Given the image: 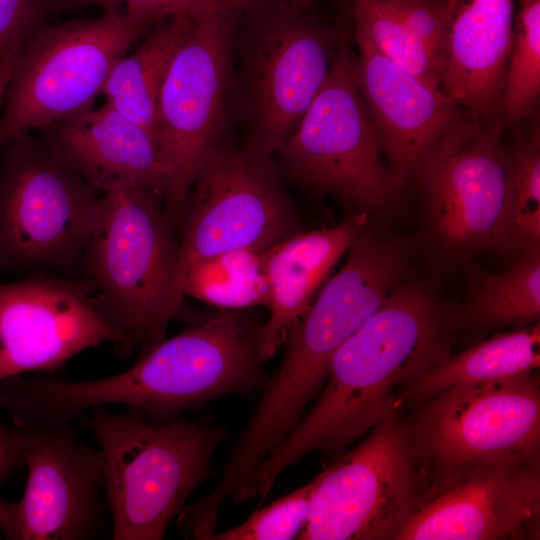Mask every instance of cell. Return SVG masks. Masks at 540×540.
<instances>
[{"mask_svg":"<svg viewBox=\"0 0 540 540\" xmlns=\"http://www.w3.org/2000/svg\"><path fill=\"white\" fill-rule=\"evenodd\" d=\"M449 328L448 313L428 289L399 283L334 353L320 397L260 463L239 501H264L306 454L343 448L393 415L396 389L450 357Z\"/></svg>","mask_w":540,"mask_h":540,"instance_id":"cell-1","label":"cell"},{"mask_svg":"<svg viewBox=\"0 0 540 540\" xmlns=\"http://www.w3.org/2000/svg\"><path fill=\"white\" fill-rule=\"evenodd\" d=\"M262 321L224 310L145 350L129 369L102 379L67 381L18 376L11 405L25 423L69 425L84 412L123 404L150 421L229 394L248 395L267 382L260 356Z\"/></svg>","mask_w":540,"mask_h":540,"instance_id":"cell-2","label":"cell"},{"mask_svg":"<svg viewBox=\"0 0 540 540\" xmlns=\"http://www.w3.org/2000/svg\"><path fill=\"white\" fill-rule=\"evenodd\" d=\"M180 245L156 192L128 187L102 193L79 268L94 300L120 333L116 351L128 356L165 339L183 312L178 282Z\"/></svg>","mask_w":540,"mask_h":540,"instance_id":"cell-3","label":"cell"},{"mask_svg":"<svg viewBox=\"0 0 540 540\" xmlns=\"http://www.w3.org/2000/svg\"><path fill=\"white\" fill-rule=\"evenodd\" d=\"M89 411L86 426L100 446L111 538L162 539L189 495L212 475V456L226 431L184 418L154 422L132 409Z\"/></svg>","mask_w":540,"mask_h":540,"instance_id":"cell-4","label":"cell"},{"mask_svg":"<svg viewBox=\"0 0 540 540\" xmlns=\"http://www.w3.org/2000/svg\"><path fill=\"white\" fill-rule=\"evenodd\" d=\"M344 37L289 0H248L235 39L244 148L274 157L322 88Z\"/></svg>","mask_w":540,"mask_h":540,"instance_id":"cell-5","label":"cell"},{"mask_svg":"<svg viewBox=\"0 0 540 540\" xmlns=\"http://www.w3.org/2000/svg\"><path fill=\"white\" fill-rule=\"evenodd\" d=\"M346 253L345 264L288 336L282 362L263 387L254 417L273 433L286 434L298 424L325 383L334 353L383 305L406 271L404 248L368 225Z\"/></svg>","mask_w":540,"mask_h":540,"instance_id":"cell-6","label":"cell"},{"mask_svg":"<svg viewBox=\"0 0 540 540\" xmlns=\"http://www.w3.org/2000/svg\"><path fill=\"white\" fill-rule=\"evenodd\" d=\"M124 11L47 23L21 47L0 108V148L93 108L116 63L151 27Z\"/></svg>","mask_w":540,"mask_h":540,"instance_id":"cell-7","label":"cell"},{"mask_svg":"<svg viewBox=\"0 0 540 540\" xmlns=\"http://www.w3.org/2000/svg\"><path fill=\"white\" fill-rule=\"evenodd\" d=\"M241 8L211 12L195 21L160 91L156 137L166 174L162 201L174 226L197 170L224 142L235 119L234 39Z\"/></svg>","mask_w":540,"mask_h":540,"instance_id":"cell-8","label":"cell"},{"mask_svg":"<svg viewBox=\"0 0 540 540\" xmlns=\"http://www.w3.org/2000/svg\"><path fill=\"white\" fill-rule=\"evenodd\" d=\"M366 107L357 56L345 38L299 125L275 156L283 177L333 194L358 212L393 206L397 192Z\"/></svg>","mask_w":540,"mask_h":540,"instance_id":"cell-9","label":"cell"},{"mask_svg":"<svg viewBox=\"0 0 540 540\" xmlns=\"http://www.w3.org/2000/svg\"><path fill=\"white\" fill-rule=\"evenodd\" d=\"M0 162V268H79L101 195L40 136L4 146Z\"/></svg>","mask_w":540,"mask_h":540,"instance_id":"cell-10","label":"cell"},{"mask_svg":"<svg viewBox=\"0 0 540 540\" xmlns=\"http://www.w3.org/2000/svg\"><path fill=\"white\" fill-rule=\"evenodd\" d=\"M283 180L274 157L229 142L205 158L178 224L181 291L191 264L234 250H263L300 231Z\"/></svg>","mask_w":540,"mask_h":540,"instance_id":"cell-11","label":"cell"},{"mask_svg":"<svg viewBox=\"0 0 540 540\" xmlns=\"http://www.w3.org/2000/svg\"><path fill=\"white\" fill-rule=\"evenodd\" d=\"M502 130L501 125L461 115L412 173L432 238L449 257L465 259L483 250L508 248Z\"/></svg>","mask_w":540,"mask_h":540,"instance_id":"cell-12","label":"cell"},{"mask_svg":"<svg viewBox=\"0 0 540 540\" xmlns=\"http://www.w3.org/2000/svg\"><path fill=\"white\" fill-rule=\"evenodd\" d=\"M319 473L297 540L394 539L422 490L419 453L394 414Z\"/></svg>","mask_w":540,"mask_h":540,"instance_id":"cell-13","label":"cell"},{"mask_svg":"<svg viewBox=\"0 0 540 540\" xmlns=\"http://www.w3.org/2000/svg\"><path fill=\"white\" fill-rule=\"evenodd\" d=\"M437 474L504 460H539L540 382L533 372L460 383L431 398L410 432Z\"/></svg>","mask_w":540,"mask_h":540,"instance_id":"cell-14","label":"cell"},{"mask_svg":"<svg viewBox=\"0 0 540 540\" xmlns=\"http://www.w3.org/2000/svg\"><path fill=\"white\" fill-rule=\"evenodd\" d=\"M539 520V460L483 462L437 474L394 539H534Z\"/></svg>","mask_w":540,"mask_h":540,"instance_id":"cell-15","label":"cell"},{"mask_svg":"<svg viewBox=\"0 0 540 540\" xmlns=\"http://www.w3.org/2000/svg\"><path fill=\"white\" fill-rule=\"evenodd\" d=\"M25 437L27 482L17 502L0 497V530L10 540H88L103 529L100 450L68 425L15 424Z\"/></svg>","mask_w":540,"mask_h":540,"instance_id":"cell-16","label":"cell"},{"mask_svg":"<svg viewBox=\"0 0 540 540\" xmlns=\"http://www.w3.org/2000/svg\"><path fill=\"white\" fill-rule=\"evenodd\" d=\"M121 341L83 279L39 271L0 284V380L51 373L89 348Z\"/></svg>","mask_w":540,"mask_h":540,"instance_id":"cell-17","label":"cell"},{"mask_svg":"<svg viewBox=\"0 0 540 540\" xmlns=\"http://www.w3.org/2000/svg\"><path fill=\"white\" fill-rule=\"evenodd\" d=\"M360 89L400 194L422 156L462 115L441 89L404 70L354 29Z\"/></svg>","mask_w":540,"mask_h":540,"instance_id":"cell-18","label":"cell"},{"mask_svg":"<svg viewBox=\"0 0 540 540\" xmlns=\"http://www.w3.org/2000/svg\"><path fill=\"white\" fill-rule=\"evenodd\" d=\"M39 131L64 163L100 193L140 187L162 199L166 174L156 136L109 104Z\"/></svg>","mask_w":540,"mask_h":540,"instance_id":"cell-19","label":"cell"},{"mask_svg":"<svg viewBox=\"0 0 540 540\" xmlns=\"http://www.w3.org/2000/svg\"><path fill=\"white\" fill-rule=\"evenodd\" d=\"M450 3L442 91L481 122L502 126L501 105L516 0H450Z\"/></svg>","mask_w":540,"mask_h":540,"instance_id":"cell-20","label":"cell"},{"mask_svg":"<svg viewBox=\"0 0 540 540\" xmlns=\"http://www.w3.org/2000/svg\"><path fill=\"white\" fill-rule=\"evenodd\" d=\"M368 220L367 213L358 212L332 227L299 231L264 249L270 311L260 329L264 363L285 345L317 291Z\"/></svg>","mask_w":540,"mask_h":540,"instance_id":"cell-21","label":"cell"},{"mask_svg":"<svg viewBox=\"0 0 540 540\" xmlns=\"http://www.w3.org/2000/svg\"><path fill=\"white\" fill-rule=\"evenodd\" d=\"M195 21L171 16L153 23L137 49L116 63L103 87L105 103L155 136L162 85Z\"/></svg>","mask_w":540,"mask_h":540,"instance_id":"cell-22","label":"cell"},{"mask_svg":"<svg viewBox=\"0 0 540 540\" xmlns=\"http://www.w3.org/2000/svg\"><path fill=\"white\" fill-rule=\"evenodd\" d=\"M540 365V327L502 333L481 342L407 384L403 398L428 400L467 382L488 381L533 372ZM402 398V399H403Z\"/></svg>","mask_w":540,"mask_h":540,"instance_id":"cell-23","label":"cell"},{"mask_svg":"<svg viewBox=\"0 0 540 540\" xmlns=\"http://www.w3.org/2000/svg\"><path fill=\"white\" fill-rule=\"evenodd\" d=\"M183 295L223 310L269 306L264 249L225 252L191 264L183 277Z\"/></svg>","mask_w":540,"mask_h":540,"instance_id":"cell-24","label":"cell"},{"mask_svg":"<svg viewBox=\"0 0 540 540\" xmlns=\"http://www.w3.org/2000/svg\"><path fill=\"white\" fill-rule=\"evenodd\" d=\"M467 312L485 326L527 324L540 317V253L525 254L507 272L484 273L474 285Z\"/></svg>","mask_w":540,"mask_h":540,"instance_id":"cell-25","label":"cell"},{"mask_svg":"<svg viewBox=\"0 0 540 540\" xmlns=\"http://www.w3.org/2000/svg\"><path fill=\"white\" fill-rule=\"evenodd\" d=\"M516 1L501 105L503 127L528 117L540 95V0Z\"/></svg>","mask_w":540,"mask_h":540,"instance_id":"cell-26","label":"cell"},{"mask_svg":"<svg viewBox=\"0 0 540 540\" xmlns=\"http://www.w3.org/2000/svg\"><path fill=\"white\" fill-rule=\"evenodd\" d=\"M352 14L355 30L366 35L380 53L426 84L442 90L443 68L387 0H354Z\"/></svg>","mask_w":540,"mask_h":540,"instance_id":"cell-27","label":"cell"},{"mask_svg":"<svg viewBox=\"0 0 540 540\" xmlns=\"http://www.w3.org/2000/svg\"><path fill=\"white\" fill-rule=\"evenodd\" d=\"M508 248L526 254L540 244V138L532 131L507 153Z\"/></svg>","mask_w":540,"mask_h":540,"instance_id":"cell-28","label":"cell"},{"mask_svg":"<svg viewBox=\"0 0 540 540\" xmlns=\"http://www.w3.org/2000/svg\"><path fill=\"white\" fill-rule=\"evenodd\" d=\"M317 477L255 511L238 526L214 533L209 540H290L306 526Z\"/></svg>","mask_w":540,"mask_h":540,"instance_id":"cell-29","label":"cell"},{"mask_svg":"<svg viewBox=\"0 0 540 540\" xmlns=\"http://www.w3.org/2000/svg\"><path fill=\"white\" fill-rule=\"evenodd\" d=\"M387 1L409 31L430 51L445 71L451 19L450 0Z\"/></svg>","mask_w":540,"mask_h":540,"instance_id":"cell-30","label":"cell"},{"mask_svg":"<svg viewBox=\"0 0 540 540\" xmlns=\"http://www.w3.org/2000/svg\"><path fill=\"white\" fill-rule=\"evenodd\" d=\"M61 6L60 0H0V64Z\"/></svg>","mask_w":540,"mask_h":540,"instance_id":"cell-31","label":"cell"},{"mask_svg":"<svg viewBox=\"0 0 540 540\" xmlns=\"http://www.w3.org/2000/svg\"><path fill=\"white\" fill-rule=\"evenodd\" d=\"M248 0H123L124 12L148 23L179 16L197 20L211 12L241 8Z\"/></svg>","mask_w":540,"mask_h":540,"instance_id":"cell-32","label":"cell"},{"mask_svg":"<svg viewBox=\"0 0 540 540\" xmlns=\"http://www.w3.org/2000/svg\"><path fill=\"white\" fill-rule=\"evenodd\" d=\"M25 466V437L17 425L0 422V488Z\"/></svg>","mask_w":540,"mask_h":540,"instance_id":"cell-33","label":"cell"},{"mask_svg":"<svg viewBox=\"0 0 540 540\" xmlns=\"http://www.w3.org/2000/svg\"><path fill=\"white\" fill-rule=\"evenodd\" d=\"M62 6L66 7H86L97 6L102 8L105 13L122 12L123 0H60Z\"/></svg>","mask_w":540,"mask_h":540,"instance_id":"cell-34","label":"cell"},{"mask_svg":"<svg viewBox=\"0 0 540 540\" xmlns=\"http://www.w3.org/2000/svg\"><path fill=\"white\" fill-rule=\"evenodd\" d=\"M19 51L8 54L0 64V108Z\"/></svg>","mask_w":540,"mask_h":540,"instance_id":"cell-35","label":"cell"},{"mask_svg":"<svg viewBox=\"0 0 540 540\" xmlns=\"http://www.w3.org/2000/svg\"><path fill=\"white\" fill-rule=\"evenodd\" d=\"M304 8L311 9L317 0H289Z\"/></svg>","mask_w":540,"mask_h":540,"instance_id":"cell-36","label":"cell"}]
</instances>
